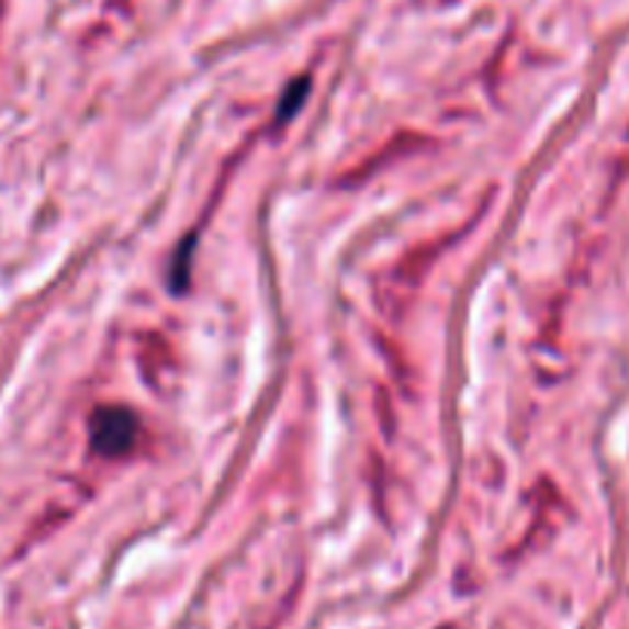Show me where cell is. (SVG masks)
<instances>
[{
  "mask_svg": "<svg viewBox=\"0 0 629 629\" xmlns=\"http://www.w3.org/2000/svg\"><path fill=\"white\" fill-rule=\"evenodd\" d=\"M92 446L102 454H123L135 442L138 424L126 408H99L92 415Z\"/></svg>",
  "mask_w": 629,
  "mask_h": 629,
  "instance_id": "obj_1",
  "label": "cell"
}]
</instances>
